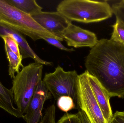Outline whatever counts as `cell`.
I'll return each mask as SVG.
<instances>
[{
	"label": "cell",
	"mask_w": 124,
	"mask_h": 123,
	"mask_svg": "<svg viewBox=\"0 0 124 123\" xmlns=\"http://www.w3.org/2000/svg\"><path fill=\"white\" fill-rule=\"evenodd\" d=\"M86 71L97 79L110 97L124 98V47L102 39L90 51Z\"/></svg>",
	"instance_id": "cell-1"
},
{
	"label": "cell",
	"mask_w": 124,
	"mask_h": 123,
	"mask_svg": "<svg viewBox=\"0 0 124 123\" xmlns=\"http://www.w3.org/2000/svg\"><path fill=\"white\" fill-rule=\"evenodd\" d=\"M57 11L71 22L86 24L102 21L113 14L106 1L64 0L58 4Z\"/></svg>",
	"instance_id": "cell-2"
},
{
	"label": "cell",
	"mask_w": 124,
	"mask_h": 123,
	"mask_svg": "<svg viewBox=\"0 0 124 123\" xmlns=\"http://www.w3.org/2000/svg\"><path fill=\"white\" fill-rule=\"evenodd\" d=\"M0 24L27 35L34 41L46 38H58L40 26L31 16L0 0Z\"/></svg>",
	"instance_id": "cell-3"
},
{
	"label": "cell",
	"mask_w": 124,
	"mask_h": 123,
	"mask_svg": "<svg viewBox=\"0 0 124 123\" xmlns=\"http://www.w3.org/2000/svg\"><path fill=\"white\" fill-rule=\"evenodd\" d=\"M43 65L36 62L23 66L12 81L11 89L15 104L24 115L39 82L42 79Z\"/></svg>",
	"instance_id": "cell-4"
},
{
	"label": "cell",
	"mask_w": 124,
	"mask_h": 123,
	"mask_svg": "<svg viewBox=\"0 0 124 123\" xmlns=\"http://www.w3.org/2000/svg\"><path fill=\"white\" fill-rule=\"evenodd\" d=\"M78 76L75 70L65 71L58 65L53 73H46L42 81L55 100L62 96H69L77 105Z\"/></svg>",
	"instance_id": "cell-5"
},
{
	"label": "cell",
	"mask_w": 124,
	"mask_h": 123,
	"mask_svg": "<svg viewBox=\"0 0 124 123\" xmlns=\"http://www.w3.org/2000/svg\"><path fill=\"white\" fill-rule=\"evenodd\" d=\"M76 105L90 123H107L92 89L86 71L78 76Z\"/></svg>",
	"instance_id": "cell-6"
},
{
	"label": "cell",
	"mask_w": 124,
	"mask_h": 123,
	"mask_svg": "<svg viewBox=\"0 0 124 123\" xmlns=\"http://www.w3.org/2000/svg\"><path fill=\"white\" fill-rule=\"evenodd\" d=\"M45 30L56 37L60 41L63 40L62 34L71 22L58 12H40L32 16Z\"/></svg>",
	"instance_id": "cell-7"
},
{
	"label": "cell",
	"mask_w": 124,
	"mask_h": 123,
	"mask_svg": "<svg viewBox=\"0 0 124 123\" xmlns=\"http://www.w3.org/2000/svg\"><path fill=\"white\" fill-rule=\"evenodd\" d=\"M63 39L69 46L75 48L94 47L98 41L94 32L82 29L71 23L62 34Z\"/></svg>",
	"instance_id": "cell-8"
},
{
	"label": "cell",
	"mask_w": 124,
	"mask_h": 123,
	"mask_svg": "<svg viewBox=\"0 0 124 123\" xmlns=\"http://www.w3.org/2000/svg\"><path fill=\"white\" fill-rule=\"evenodd\" d=\"M52 96L41 79L30 102L26 113L23 115V118L26 123H39L43 115L42 112L44 103L51 99Z\"/></svg>",
	"instance_id": "cell-9"
},
{
	"label": "cell",
	"mask_w": 124,
	"mask_h": 123,
	"mask_svg": "<svg viewBox=\"0 0 124 123\" xmlns=\"http://www.w3.org/2000/svg\"><path fill=\"white\" fill-rule=\"evenodd\" d=\"M8 36L16 40L19 45L23 59L30 58L35 62L47 66H52L53 63L43 60L33 51L23 34L14 30L0 24V37Z\"/></svg>",
	"instance_id": "cell-10"
},
{
	"label": "cell",
	"mask_w": 124,
	"mask_h": 123,
	"mask_svg": "<svg viewBox=\"0 0 124 123\" xmlns=\"http://www.w3.org/2000/svg\"><path fill=\"white\" fill-rule=\"evenodd\" d=\"M88 76L92 89L103 117L107 123H109L113 115L110 104V97L106 90L97 78L88 72Z\"/></svg>",
	"instance_id": "cell-11"
},
{
	"label": "cell",
	"mask_w": 124,
	"mask_h": 123,
	"mask_svg": "<svg viewBox=\"0 0 124 123\" xmlns=\"http://www.w3.org/2000/svg\"><path fill=\"white\" fill-rule=\"evenodd\" d=\"M14 103L11 90L6 88L0 81V108L16 117H23V115L15 107Z\"/></svg>",
	"instance_id": "cell-12"
},
{
	"label": "cell",
	"mask_w": 124,
	"mask_h": 123,
	"mask_svg": "<svg viewBox=\"0 0 124 123\" xmlns=\"http://www.w3.org/2000/svg\"><path fill=\"white\" fill-rule=\"evenodd\" d=\"M6 0L10 5L31 16L42 11V7L37 4L35 0Z\"/></svg>",
	"instance_id": "cell-13"
},
{
	"label": "cell",
	"mask_w": 124,
	"mask_h": 123,
	"mask_svg": "<svg viewBox=\"0 0 124 123\" xmlns=\"http://www.w3.org/2000/svg\"><path fill=\"white\" fill-rule=\"evenodd\" d=\"M4 48L9 63V75L11 78H14L15 77V73L19 72L20 67L24 66L22 64V57L18 56L12 52L5 43Z\"/></svg>",
	"instance_id": "cell-14"
},
{
	"label": "cell",
	"mask_w": 124,
	"mask_h": 123,
	"mask_svg": "<svg viewBox=\"0 0 124 123\" xmlns=\"http://www.w3.org/2000/svg\"><path fill=\"white\" fill-rule=\"evenodd\" d=\"M111 26L113 31L110 39L124 47V24L116 19Z\"/></svg>",
	"instance_id": "cell-15"
},
{
	"label": "cell",
	"mask_w": 124,
	"mask_h": 123,
	"mask_svg": "<svg viewBox=\"0 0 124 123\" xmlns=\"http://www.w3.org/2000/svg\"><path fill=\"white\" fill-rule=\"evenodd\" d=\"M57 101L59 109L65 112L74 109L76 106L73 99L69 96H62Z\"/></svg>",
	"instance_id": "cell-16"
},
{
	"label": "cell",
	"mask_w": 124,
	"mask_h": 123,
	"mask_svg": "<svg viewBox=\"0 0 124 123\" xmlns=\"http://www.w3.org/2000/svg\"><path fill=\"white\" fill-rule=\"evenodd\" d=\"M113 14L116 19L124 24V0L118 1L114 3L111 6Z\"/></svg>",
	"instance_id": "cell-17"
},
{
	"label": "cell",
	"mask_w": 124,
	"mask_h": 123,
	"mask_svg": "<svg viewBox=\"0 0 124 123\" xmlns=\"http://www.w3.org/2000/svg\"><path fill=\"white\" fill-rule=\"evenodd\" d=\"M56 106L54 104L48 107L40 123H56Z\"/></svg>",
	"instance_id": "cell-18"
},
{
	"label": "cell",
	"mask_w": 124,
	"mask_h": 123,
	"mask_svg": "<svg viewBox=\"0 0 124 123\" xmlns=\"http://www.w3.org/2000/svg\"><path fill=\"white\" fill-rule=\"evenodd\" d=\"M1 38L4 40V43H6L9 49L15 53L20 57L22 56L20 53L19 45L16 40L13 38L8 36H3Z\"/></svg>",
	"instance_id": "cell-19"
},
{
	"label": "cell",
	"mask_w": 124,
	"mask_h": 123,
	"mask_svg": "<svg viewBox=\"0 0 124 123\" xmlns=\"http://www.w3.org/2000/svg\"><path fill=\"white\" fill-rule=\"evenodd\" d=\"M57 123H82L78 113L70 114L66 113L59 120Z\"/></svg>",
	"instance_id": "cell-20"
},
{
	"label": "cell",
	"mask_w": 124,
	"mask_h": 123,
	"mask_svg": "<svg viewBox=\"0 0 124 123\" xmlns=\"http://www.w3.org/2000/svg\"><path fill=\"white\" fill-rule=\"evenodd\" d=\"M44 40L47 42L48 43L55 47H56L57 48H59L60 50H62L65 51H68V52H71L74 51V50L73 48H68L64 46L60 40L51 38H46L44 39Z\"/></svg>",
	"instance_id": "cell-21"
},
{
	"label": "cell",
	"mask_w": 124,
	"mask_h": 123,
	"mask_svg": "<svg viewBox=\"0 0 124 123\" xmlns=\"http://www.w3.org/2000/svg\"><path fill=\"white\" fill-rule=\"evenodd\" d=\"M109 123H124V112L116 111Z\"/></svg>",
	"instance_id": "cell-22"
},
{
	"label": "cell",
	"mask_w": 124,
	"mask_h": 123,
	"mask_svg": "<svg viewBox=\"0 0 124 123\" xmlns=\"http://www.w3.org/2000/svg\"><path fill=\"white\" fill-rule=\"evenodd\" d=\"M78 112L77 113L78 115L79 116L81 120L82 123H90L89 121L88 120L87 118L86 117V115L84 112L80 110H78Z\"/></svg>",
	"instance_id": "cell-23"
}]
</instances>
